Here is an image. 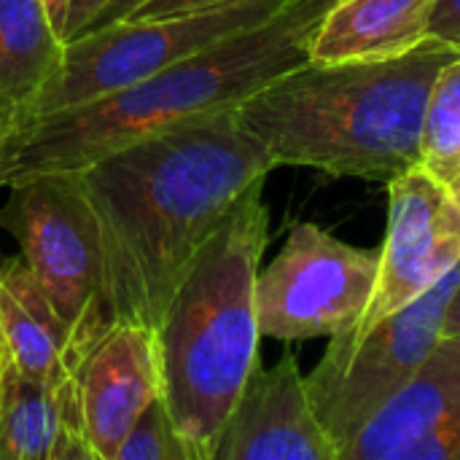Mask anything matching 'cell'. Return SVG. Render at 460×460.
I'll use <instances>...</instances> for the list:
<instances>
[{
	"label": "cell",
	"instance_id": "obj_17",
	"mask_svg": "<svg viewBox=\"0 0 460 460\" xmlns=\"http://www.w3.org/2000/svg\"><path fill=\"white\" fill-rule=\"evenodd\" d=\"M420 167L445 186L460 175V57L431 86L420 137Z\"/></svg>",
	"mask_w": 460,
	"mask_h": 460
},
{
	"label": "cell",
	"instance_id": "obj_21",
	"mask_svg": "<svg viewBox=\"0 0 460 460\" xmlns=\"http://www.w3.org/2000/svg\"><path fill=\"white\" fill-rule=\"evenodd\" d=\"M221 3H229V0H148L129 19H137V16H167V13L197 11V8H210V5H221Z\"/></svg>",
	"mask_w": 460,
	"mask_h": 460
},
{
	"label": "cell",
	"instance_id": "obj_14",
	"mask_svg": "<svg viewBox=\"0 0 460 460\" xmlns=\"http://www.w3.org/2000/svg\"><path fill=\"white\" fill-rule=\"evenodd\" d=\"M75 375L32 380L8 367L0 385V460H92Z\"/></svg>",
	"mask_w": 460,
	"mask_h": 460
},
{
	"label": "cell",
	"instance_id": "obj_4",
	"mask_svg": "<svg viewBox=\"0 0 460 460\" xmlns=\"http://www.w3.org/2000/svg\"><path fill=\"white\" fill-rule=\"evenodd\" d=\"M256 183L197 253L156 326L162 399L191 460H213L224 423L259 361L256 275L270 210Z\"/></svg>",
	"mask_w": 460,
	"mask_h": 460
},
{
	"label": "cell",
	"instance_id": "obj_13",
	"mask_svg": "<svg viewBox=\"0 0 460 460\" xmlns=\"http://www.w3.org/2000/svg\"><path fill=\"white\" fill-rule=\"evenodd\" d=\"M0 337L11 367L32 380L73 377L97 342L57 313L22 256L0 267Z\"/></svg>",
	"mask_w": 460,
	"mask_h": 460
},
{
	"label": "cell",
	"instance_id": "obj_26",
	"mask_svg": "<svg viewBox=\"0 0 460 460\" xmlns=\"http://www.w3.org/2000/svg\"><path fill=\"white\" fill-rule=\"evenodd\" d=\"M447 189H450L453 199H456V202H458V205H460V175H458V178H456V181H450V183H447Z\"/></svg>",
	"mask_w": 460,
	"mask_h": 460
},
{
	"label": "cell",
	"instance_id": "obj_22",
	"mask_svg": "<svg viewBox=\"0 0 460 460\" xmlns=\"http://www.w3.org/2000/svg\"><path fill=\"white\" fill-rule=\"evenodd\" d=\"M143 3H148V0H111V3L94 16V22H92L84 32H92V30H100V27H108V24H116V22L129 19ZM84 32H81V35H84Z\"/></svg>",
	"mask_w": 460,
	"mask_h": 460
},
{
	"label": "cell",
	"instance_id": "obj_12",
	"mask_svg": "<svg viewBox=\"0 0 460 460\" xmlns=\"http://www.w3.org/2000/svg\"><path fill=\"white\" fill-rule=\"evenodd\" d=\"M75 383L92 460H113L140 412L162 396L156 332L111 323L81 361Z\"/></svg>",
	"mask_w": 460,
	"mask_h": 460
},
{
	"label": "cell",
	"instance_id": "obj_2",
	"mask_svg": "<svg viewBox=\"0 0 460 460\" xmlns=\"http://www.w3.org/2000/svg\"><path fill=\"white\" fill-rule=\"evenodd\" d=\"M321 16L313 0H294L264 24L143 81L8 129L0 135V191L40 175L75 172L140 137L240 108L275 78L310 62Z\"/></svg>",
	"mask_w": 460,
	"mask_h": 460
},
{
	"label": "cell",
	"instance_id": "obj_8",
	"mask_svg": "<svg viewBox=\"0 0 460 460\" xmlns=\"http://www.w3.org/2000/svg\"><path fill=\"white\" fill-rule=\"evenodd\" d=\"M5 191L0 226L19 243L22 261L57 313L84 337L100 340L111 326L102 310L100 248L73 178L40 175Z\"/></svg>",
	"mask_w": 460,
	"mask_h": 460
},
{
	"label": "cell",
	"instance_id": "obj_19",
	"mask_svg": "<svg viewBox=\"0 0 460 460\" xmlns=\"http://www.w3.org/2000/svg\"><path fill=\"white\" fill-rule=\"evenodd\" d=\"M429 38L460 51V0H434Z\"/></svg>",
	"mask_w": 460,
	"mask_h": 460
},
{
	"label": "cell",
	"instance_id": "obj_3",
	"mask_svg": "<svg viewBox=\"0 0 460 460\" xmlns=\"http://www.w3.org/2000/svg\"><path fill=\"white\" fill-rule=\"evenodd\" d=\"M460 51L426 40L375 62H307L234 108L275 167L334 178L394 181L420 164L426 105Z\"/></svg>",
	"mask_w": 460,
	"mask_h": 460
},
{
	"label": "cell",
	"instance_id": "obj_10",
	"mask_svg": "<svg viewBox=\"0 0 460 460\" xmlns=\"http://www.w3.org/2000/svg\"><path fill=\"white\" fill-rule=\"evenodd\" d=\"M340 460H460V337H439L407 388Z\"/></svg>",
	"mask_w": 460,
	"mask_h": 460
},
{
	"label": "cell",
	"instance_id": "obj_18",
	"mask_svg": "<svg viewBox=\"0 0 460 460\" xmlns=\"http://www.w3.org/2000/svg\"><path fill=\"white\" fill-rule=\"evenodd\" d=\"M113 460H191L162 396H156L140 412L135 426L121 439Z\"/></svg>",
	"mask_w": 460,
	"mask_h": 460
},
{
	"label": "cell",
	"instance_id": "obj_20",
	"mask_svg": "<svg viewBox=\"0 0 460 460\" xmlns=\"http://www.w3.org/2000/svg\"><path fill=\"white\" fill-rule=\"evenodd\" d=\"M108 3H111V0H70V5H67V19H65V30H62L65 43L73 40V38H78V35L94 22V16H97Z\"/></svg>",
	"mask_w": 460,
	"mask_h": 460
},
{
	"label": "cell",
	"instance_id": "obj_27",
	"mask_svg": "<svg viewBox=\"0 0 460 460\" xmlns=\"http://www.w3.org/2000/svg\"><path fill=\"white\" fill-rule=\"evenodd\" d=\"M313 3H315V5H318V8H321L323 13H326V11H329V8H332V5H334L337 0H313Z\"/></svg>",
	"mask_w": 460,
	"mask_h": 460
},
{
	"label": "cell",
	"instance_id": "obj_23",
	"mask_svg": "<svg viewBox=\"0 0 460 460\" xmlns=\"http://www.w3.org/2000/svg\"><path fill=\"white\" fill-rule=\"evenodd\" d=\"M442 337H460V283L447 302V310L442 318Z\"/></svg>",
	"mask_w": 460,
	"mask_h": 460
},
{
	"label": "cell",
	"instance_id": "obj_5",
	"mask_svg": "<svg viewBox=\"0 0 460 460\" xmlns=\"http://www.w3.org/2000/svg\"><path fill=\"white\" fill-rule=\"evenodd\" d=\"M291 3L294 0H229L167 16L124 19L84 32L65 43L57 73L30 102L19 124L143 81L213 43L264 24Z\"/></svg>",
	"mask_w": 460,
	"mask_h": 460
},
{
	"label": "cell",
	"instance_id": "obj_24",
	"mask_svg": "<svg viewBox=\"0 0 460 460\" xmlns=\"http://www.w3.org/2000/svg\"><path fill=\"white\" fill-rule=\"evenodd\" d=\"M43 5H46V13H49V19H51V24H54V30L59 32V38H62V30H65V19H67V5H70V0H43ZM65 40V38H62Z\"/></svg>",
	"mask_w": 460,
	"mask_h": 460
},
{
	"label": "cell",
	"instance_id": "obj_7",
	"mask_svg": "<svg viewBox=\"0 0 460 460\" xmlns=\"http://www.w3.org/2000/svg\"><path fill=\"white\" fill-rule=\"evenodd\" d=\"M380 248H356L315 224H296L256 275L261 337L305 342L350 332L372 302Z\"/></svg>",
	"mask_w": 460,
	"mask_h": 460
},
{
	"label": "cell",
	"instance_id": "obj_9",
	"mask_svg": "<svg viewBox=\"0 0 460 460\" xmlns=\"http://www.w3.org/2000/svg\"><path fill=\"white\" fill-rule=\"evenodd\" d=\"M460 264V205L420 164L388 181V229L380 270L361 321L337 337L353 342L407 307Z\"/></svg>",
	"mask_w": 460,
	"mask_h": 460
},
{
	"label": "cell",
	"instance_id": "obj_25",
	"mask_svg": "<svg viewBox=\"0 0 460 460\" xmlns=\"http://www.w3.org/2000/svg\"><path fill=\"white\" fill-rule=\"evenodd\" d=\"M8 367H11V358H8L5 342H3V337H0V385H3V377H5V372H8Z\"/></svg>",
	"mask_w": 460,
	"mask_h": 460
},
{
	"label": "cell",
	"instance_id": "obj_11",
	"mask_svg": "<svg viewBox=\"0 0 460 460\" xmlns=\"http://www.w3.org/2000/svg\"><path fill=\"white\" fill-rule=\"evenodd\" d=\"M213 460H337L294 353L256 367L232 407Z\"/></svg>",
	"mask_w": 460,
	"mask_h": 460
},
{
	"label": "cell",
	"instance_id": "obj_16",
	"mask_svg": "<svg viewBox=\"0 0 460 460\" xmlns=\"http://www.w3.org/2000/svg\"><path fill=\"white\" fill-rule=\"evenodd\" d=\"M65 57L43 0H0V135L13 129Z\"/></svg>",
	"mask_w": 460,
	"mask_h": 460
},
{
	"label": "cell",
	"instance_id": "obj_15",
	"mask_svg": "<svg viewBox=\"0 0 460 460\" xmlns=\"http://www.w3.org/2000/svg\"><path fill=\"white\" fill-rule=\"evenodd\" d=\"M434 0H337L318 22L310 62H375L429 40Z\"/></svg>",
	"mask_w": 460,
	"mask_h": 460
},
{
	"label": "cell",
	"instance_id": "obj_6",
	"mask_svg": "<svg viewBox=\"0 0 460 460\" xmlns=\"http://www.w3.org/2000/svg\"><path fill=\"white\" fill-rule=\"evenodd\" d=\"M458 283L460 264L415 302L377 321L364 337L353 342L329 337L323 358L305 380L337 460L415 377L442 337V318Z\"/></svg>",
	"mask_w": 460,
	"mask_h": 460
},
{
	"label": "cell",
	"instance_id": "obj_1",
	"mask_svg": "<svg viewBox=\"0 0 460 460\" xmlns=\"http://www.w3.org/2000/svg\"><path fill=\"white\" fill-rule=\"evenodd\" d=\"M272 170L267 148L226 111L65 172L94 224L105 318L156 332L197 253Z\"/></svg>",
	"mask_w": 460,
	"mask_h": 460
}]
</instances>
